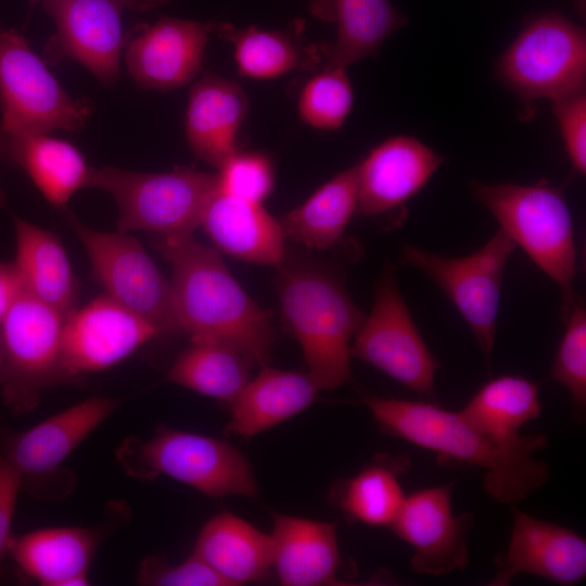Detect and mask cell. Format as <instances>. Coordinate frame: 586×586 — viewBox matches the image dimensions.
I'll list each match as a JSON object with an SVG mask.
<instances>
[{
  "mask_svg": "<svg viewBox=\"0 0 586 586\" xmlns=\"http://www.w3.org/2000/svg\"><path fill=\"white\" fill-rule=\"evenodd\" d=\"M364 399L385 434L435 453L441 464L484 470V489L499 504L524 500L549 477L547 462L534 456L548 445L543 433L496 440L473 428L459 411L434 404L373 395Z\"/></svg>",
  "mask_w": 586,
  "mask_h": 586,
  "instance_id": "cell-1",
  "label": "cell"
},
{
  "mask_svg": "<svg viewBox=\"0 0 586 586\" xmlns=\"http://www.w3.org/2000/svg\"><path fill=\"white\" fill-rule=\"evenodd\" d=\"M156 250L171 266V290L182 333L191 342H215L265 367L273 343L271 314L230 273L217 250L192 232L156 235Z\"/></svg>",
  "mask_w": 586,
  "mask_h": 586,
  "instance_id": "cell-2",
  "label": "cell"
},
{
  "mask_svg": "<svg viewBox=\"0 0 586 586\" xmlns=\"http://www.w3.org/2000/svg\"><path fill=\"white\" fill-rule=\"evenodd\" d=\"M278 267L283 326L298 341L318 388L334 390L351 378L349 343L366 315L327 269L285 257Z\"/></svg>",
  "mask_w": 586,
  "mask_h": 586,
  "instance_id": "cell-3",
  "label": "cell"
},
{
  "mask_svg": "<svg viewBox=\"0 0 586 586\" xmlns=\"http://www.w3.org/2000/svg\"><path fill=\"white\" fill-rule=\"evenodd\" d=\"M470 188L499 228L558 284L565 316L577 298V253L573 219L562 191L547 182L521 186L472 181Z\"/></svg>",
  "mask_w": 586,
  "mask_h": 586,
  "instance_id": "cell-4",
  "label": "cell"
},
{
  "mask_svg": "<svg viewBox=\"0 0 586 586\" xmlns=\"http://www.w3.org/2000/svg\"><path fill=\"white\" fill-rule=\"evenodd\" d=\"M115 455L135 480L164 475L213 498L257 493L249 461L224 440L160 425L150 438L126 437Z\"/></svg>",
  "mask_w": 586,
  "mask_h": 586,
  "instance_id": "cell-5",
  "label": "cell"
},
{
  "mask_svg": "<svg viewBox=\"0 0 586 586\" xmlns=\"http://www.w3.org/2000/svg\"><path fill=\"white\" fill-rule=\"evenodd\" d=\"M88 188L112 195L118 231L168 235L192 232L201 226L204 211L218 189V175L189 167L164 173L91 167Z\"/></svg>",
  "mask_w": 586,
  "mask_h": 586,
  "instance_id": "cell-6",
  "label": "cell"
},
{
  "mask_svg": "<svg viewBox=\"0 0 586 586\" xmlns=\"http://www.w3.org/2000/svg\"><path fill=\"white\" fill-rule=\"evenodd\" d=\"M496 74L527 114L536 101L556 102L585 91V30L560 14L540 15L500 55Z\"/></svg>",
  "mask_w": 586,
  "mask_h": 586,
  "instance_id": "cell-7",
  "label": "cell"
},
{
  "mask_svg": "<svg viewBox=\"0 0 586 586\" xmlns=\"http://www.w3.org/2000/svg\"><path fill=\"white\" fill-rule=\"evenodd\" d=\"M0 133L80 131L93 110L72 98L30 48L28 40L0 23Z\"/></svg>",
  "mask_w": 586,
  "mask_h": 586,
  "instance_id": "cell-8",
  "label": "cell"
},
{
  "mask_svg": "<svg viewBox=\"0 0 586 586\" xmlns=\"http://www.w3.org/2000/svg\"><path fill=\"white\" fill-rule=\"evenodd\" d=\"M122 402L116 397L93 396L25 431L0 426V455L17 471L22 491L44 500L72 493L75 476L63 462Z\"/></svg>",
  "mask_w": 586,
  "mask_h": 586,
  "instance_id": "cell-9",
  "label": "cell"
},
{
  "mask_svg": "<svg viewBox=\"0 0 586 586\" xmlns=\"http://www.w3.org/2000/svg\"><path fill=\"white\" fill-rule=\"evenodd\" d=\"M65 317L23 290L0 328V393L14 413L34 410L41 393L66 384L61 348Z\"/></svg>",
  "mask_w": 586,
  "mask_h": 586,
  "instance_id": "cell-10",
  "label": "cell"
},
{
  "mask_svg": "<svg viewBox=\"0 0 586 586\" xmlns=\"http://www.w3.org/2000/svg\"><path fill=\"white\" fill-rule=\"evenodd\" d=\"M62 213L88 255L92 279L105 294L149 321L161 335L182 334L170 281L140 241L127 232L89 228L67 207Z\"/></svg>",
  "mask_w": 586,
  "mask_h": 586,
  "instance_id": "cell-11",
  "label": "cell"
},
{
  "mask_svg": "<svg viewBox=\"0 0 586 586\" xmlns=\"http://www.w3.org/2000/svg\"><path fill=\"white\" fill-rule=\"evenodd\" d=\"M515 247L509 234L499 228L482 247L462 257H448L409 244L400 251L402 260L432 279L461 314L488 371L505 269Z\"/></svg>",
  "mask_w": 586,
  "mask_h": 586,
  "instance_id": "cell-12",
  "label": "cell"
},
{
  "mask_svg": "<svg viewBox=\"0 0 586 586\" xmlns=\"http://www.w3.org/2000/svg\"><path fill=\"white\" fill-rule=\"evenodd\" d=\"M349 353L418 394L434 393L441 364L419 332L392 268L378 281L371 313L354 335Z\"/></svg>",
  "mask_w": 586,
  "mask_h": 586,
  "instance_id": "cell-13",
  "label": "cell"
},
{
  "mask_svg": "<svg viewBox=\"0 0 586 586\" xmlns=\"http://www.w3.org/2000/svg\"><path fill=\"white\" fill-rule=\"evenodd\" d=\"M55 31L43 47L49 65L75 61L103 86H113L127 39L122 15L125 0H42Z\"/></svg>",
  "mask_w": 586,
  "mask_h": 586,
  "instance_id": "cell-14",
  "label": "cell"
},
{
  "mask_svg": "<svg viewBox=\"0 0 586 586\" xmlns=\"http://www.w3.org/2000/svg\"><path fill=\"white\" fill-rule=\"evenodd\" d=\"M161 336L149 321L106 294L66 317L61 362L67 383L110 369Z\"/></svg>",
  "mask_w": 586,
  "mask_h": 586,
  "instance_id": "cell-15",
  "label": "cell"
},
{
  "mask_svg": "<svg viewBox=\"0 0 586 586\" xmlns=\"http://www.w3.org/2000/svg\"><path fill=\"white\" fill-rule=\"evenodd\" d=\"M453 486L428 487L406 496L390 526L413 548L410 566L418 574L442 576L469 565L468 535L474 515L453 513Z\"/></svg>",
  "mask_w": 586,
  "mask_h": 586,
  "instance_id": "cell-16",
  "label": "cell"
},
{
  "mask_svg": "<svg viewBox=\"0 0 586 586\" xmlns=\"http://www.w3.org/2000/svg\"><path fill=\"white\" fill-rule=\"evenodd\" d=\"M214 28L215 23L166 16L138 26L124 49L129 76L150 90L169 91L188 85L201 71Z\"/></svg>",
  "mask_w": 586,
  "mask_h": 586,
  "instance_id": "cell-17",
  "label": "cell"
},
{
  "mask_svg": "<svg viewBox=\"0 0 586 586\" xmlns=\"http://www.w3.org/2000/svg\"><path fill=\"white\" fill-rule=\"evenodd\" d=\"M507 549L494 558L489 586H508L519 574L572 586L586 576V540L573 530L511 508Z\"/></svg>",
  "mask_w": 586,
  "mask_h": 586,
  "instance_id": "cell-18",
  "label": "cell"
},
{
  "mask_svg": "<svg viewBox=\"0 0 586 586\" xmlns=\"http://www.w3.org/2000/svg\"><path fill=\"white\" fill-rule=\"evenodd\" d=\"M443 162V156L415 137L387 138L356 165V214L373 217L405 205Z\"/></svg>",
  "mask_w": 586,
  "mask_h": 586,
  "instance_id": "cell-19",
  "label": "cell"
},
{
  "mask_svg": "<svg viewBox=\"0 0 586 586\" xmlns=\"http://www.w3.org/2000/svg\"><path fill=\"white\" fill-rule=\"evenodd\" d=\"M114 519L110 513L105 522L90 527H46L13 535L9 558L21 573L40 585H88L90 564Z\"/></svg>",
  "mask_w": 586,
  "mask_h": 586,
  "instance_id": "cell-20",
  "label": "cell"
},
{
  "mask_svg": "<svg viewBox=\"0 0 586 586\" xmlns=\"http://www.w3.org/2000/svg\"><path fill=\"white\" fill-rule=\"evenodd\" d=\"M247 97L233 80L205 73L190 89L184 118L188 145L194 156L219 169L237 150L247 112Z\"/></svg>",
  "mask_w": 586,
  "mask_h": 586,
  "instance_id": "cell-21",
  "label": "cell"
},
{
  "mask_svg": "<svg viewBox=\"0 0 586 586\" xmlns=\"http://www.w3.org/2000/svg\"><path fill=\"white\" fill-rule=\"evenodd\" d=\"M220 251L249 263L278 267L285 257L279 221L260 203L239 199L217 189L201 221Z\"/></svg>",
  "mask_w": 586,
  "mask_h": 586,
  "instance_id": "cell-22",
  "label": "cell"
},
{
  "mask_svg": "<svg viewBox=\"0 0 586 586\" xmlns=\"http://www.w3.org/2000/svg\"><path fill=\"white\" fill-rule=\"evenodd\" d=\"M272 566L284 586L344 585L335 526L291 515L273 517Z\"/></svg>",
  "mask_w": 586,
  "mask_h": 586,
  "instance_id": "cell-23",
  "label": "cell"
},
{
  "mask_svg": "<svg viewBox=\"0 0 586 586\" xmlns=\"http://www.w3.org/2000/svg\"><path fill=\"white\" fill-rule=\"evenodd\" d=\"M0 160L23 169L60 211L78 190L88 188L91 166L84 154L69 141L49 133H0Z\"/></svg>",
  "mask_w": 586,
  "mask_h": 586,
  "instance_id": "cell-24",
  "label": "cell"
},
{
  "mask_svg": "<svg viewBox=\"0 0 586 586\" xmlns=\"http://www.w3.org/2000/svg\"><path fill=\"white\" fill-rule=\"evenodd\" d=\"M16 256L13 262L24 289L63 317L77 308L79 282L61 239L52 231L13 217Z\"/></svg>",
  "mask_w": 586,
  "mask_h": 586,
  "instance_id": "cell-25",
  "label": "cell"
},
{
  "mask_svg": "<svg viewBox=\"0 0 586 586\" xmlns=\"http://www.w3.org/2000/svg\"><path fill=\"white\" fill-rule=\"evenodd\" d=\"M319 391L308 374L264 367L231 403L226 431L250 437L306 409Z\"/></svg>",
  "mask_w": 586,
  "mask_h": 586,
  "instance_id": "cell-26",
  "label": "cell"
},
{
  "mask_svg": "<svg viewBox=\"0 0 586 586\" xmlns=\"http://www.w3.org/2000/svg\"><path fill=\"white\" fill-rule=\"evenodd\" d=\"M193 552L228 586L258 581L272 566L271 536L228 512L204 524Z\"/></svg>",
  "mask_w": 586,
  "mask_h": 586,
  "instance_id": "cell-27",
  "label": "cell"
},
{
  "mask_svg": "<svg viewBox=\"0 0 586 586\" xmlns=\"http://www.w3.org/2000/svg\"><path fill=\"white\" fill-rule=\"evenodd\" d=\"M214 35L233 46L237 69L243 77L271 79L323 63L322 46L306 44L291 31L215 23Z\"/></svg>",
  "mask_w": 586,
  "mask_h": 586,
  "instance_id": "cell-28",
  "label": "cell"
},
{
  "mask_svg": "<svg viewBox=\"0 0 586 586\" xmlns=\"http://www.w3.org/2000/svg\"><path fill=\"white\" fill-rule=\"evenodd\" d=\"M357 209V167H349L318 188L278 221L285 239L327 250L343 238Z\"/></svg>",
  "mask_w": 586,
  "mask_h": 586,
  "instance_id": "cell-29",
  "label": "cell"
},
{
  "mask_svg": "<svg viewBox=\"0 0 586 586\" xmlns=\"http://www.w3.org/2000/svg\"><path fill=\"white\" fill-rule=\"evenodd\" d=\"M336 37L322 46L323 66L343 67L375 55L407 20L390 0H334Z\"/></svg>",
  "mask_w": 586,
  "mask_h": 586,
  "instance_id": "cell-30",
  "label": "cell"
},
{
  "mask_svg": "<svg viewBox=\"0 0 586 586\" xmlns=\"http://www.w3.org/2000/svg\"><path fill=\"white\" fill-rule=\"evenodd\" d=\"M477 431L496 440H513L520 429L539 418V390L520 375H501L486 382L459 410Z\"/></svg>",
  "mask_w": 586,
  "mask_h": 586,
  "instance_id": "cell-31",
  "label": "cell"
},
{
  "mask_svg": "<svg viewBox=\"0 0 586 586\" xmlns=\"http://www.w3.org/2000/svg\"><path fill=\"white\" fill-rule=\"evenodd\" d=\"M251 361L239 351L215 342H191L167 372L168 381L231 403L247 384Z\"/></svg>",
  "mask_w": 586,
  "mask_h": 586,
  "instance_id": "cell-32",
  "label": "cell"
},
{
  "mask_svg": "<svg viewBox=\"0 0 586 586\" xmlns=\"http://www.w3.org/2000/svg\"><path fill=\"white\" fill-rule=\"evenodd\" d=\"M409 468L407 457L381 458L336 491L337 506L346 520L371 526H391L406 496L399 475Z\"/></svg>",
  "mask_w": 586,
  "mask_h": 586,
  "instance_id": "cell-33",
  "label": "cell"
},
{
  "mask_svg": "<svg viewBox=\"0 0 586 586\" xmlns=\"http://www.w3.org/2000/svg\"><path fill=\"white\" fill-rule=\"evenodd\" d=\"M354 103V91L346 68L322 66L306 81L298 97L301 119L321 130L342 127Z\"/></svg>",
  "mask_w": 586,
  "mask_h": 586,
  "instance_id": "cell-34",
  "label": "cell"
},
{
  "mask_svg": "<svg viewBox=\"0 0 586 586\" xmlns=\"http://www.w3.org/2000/svg\"><path fill=\"white\" fill-rule=\"evenodd\" d=\"M565 329L549 379L564 386L582 413L586 408V310L577 298L564 316Z\"/></svg>",
  "mask_w": 586,
  "mask_h": 586,
  "instance_id": "cell-35",
  "label": "cell"
},
{
  "mask_svg": "<svg viewBox=\"0 0 586 586\" xmlns=\"http://www.w3.org/2000/svg\"><path fill=\"white\" fill-rule=\"evenodd\" d=\"M217 175L221 192L246 201L262 203L273 189V167L263 153L235 150Z\"/></svg>",
  "mask_w": 586,
  "mask_h": 586,
  "instance_id": "cell-36",
  "label": "cell"
},
{
  "mask_svg": "<svg viewBox=\"0 0 586 586\" xmlns=\"http://www.w3.org/2000/svg\"><path fill=\"white\" fill-rule=\"evenodd\" d=\"M137 582L144 586H228L227 582L194 552L178 564H170L160 556L144 558Z\"/></svg>",
  "mask_w": 586,
  "mask_h": 586,
  "instance_id": "cell-37",
  "label": "cell"
},
{
  "mask_svg": "<svg viewBox=\"0 0 586 586\" xmlns=\"http://www.w3.org/2000/svg\"><path fill=\"white\" fill-rule=\"evenodd\" d=\"M568 156L574 169L586 173V97L585 91L552 102Z\"/></svg>",
  "mask_w": 586,
  "mask_h": 586,
  "instance_id": "cell-38",
  "label": "cell"
},
{
  "mask_svg": "<svg viewBox=\"0 0 586 586\" xmlns=\"http://www.w3.org/2000/svg\"><path fill=\"white\" fill-rule=\"evenodd\" d=\"M21 477L12 464L0 455V572L9 558L12 523L20 492Z\"/></svg>",
  "mask_w": 586,
  "mask_h": 586,
  "instance_id": "cell-39",
  "label": "cell"
},
{
  "mask_svg": "<svg viewBox=\"0 0 586 586\" xmlns=\"http://www.w3.org/2000/svg\"><path fill=\"white\" fill-rule=\"evenodd\" d=\"M23 290L24 284L15 264L0 262V328Z\"/></svg>",
  "mask_w": 586,
  "mask_h": 586,
  "instance_id": "cell-40",
  "label": "cell"
},
{
  "mask_svg": "<svg viewBox=\"0 0 586 586\" xmlns=\"http://www.w3.org/2000/svg\"><path fill=\"white\" fill-rule=\"evenodd\" d=\"M311 13L323 22L334 21V0H311Z\"/></svg>",
  "mask_w": 586,
  "mask_h": 586,
  "instance_id": "cell-41",
  "label": "cell"
},
{
  "mask_svg": "<svg viewBox=\"0 0 586 586\" xmlns=\"http://www.w3.org/2000/svg\"><path fill=\"white\" fill-rule=\"evenodd\" d=\"M169 0H125L126 8L135 12H145L167 3Z\"/></svg>",
  "mask_w": 586,
  "mask_h": 586,
  "instance_id": "cell-42",
  "label": "cell"
},
{
  "mask_svg": "<svg viewBox=\"0 0 586 586\" xmlns=\"http://www.w3.org/2000/svg\"><path fill=\"white\" fill-rule=\"evenodd\" d=\"M4 204H5V194L0 183V207L4 206Z\"/></svg>",
  "mask_w": 586,
  "mask_h": 586,
  "instance_id": "cell-43",
  "label": "cell"
},
{
  "mask_svg": "<svg viewBox=\"0 0 586 586\" xmlns=\"http://www.w3.org/2000/svg\"><path fill=\"white\" fill-rule=\"evenodd\" d=\"M31 3H35L37 1H42V0H29Z\"/></svg>",
  "mask_w": 586,
  "mask_h": 586,
  "instance_id": "cell-44",
  "label": "cell"
},
{
  "mask_svg": "<svg viewBox=\"0 0 586 586\" xmlns=\"http://www.w3.org/2000/svg\"><path fill=\"white\" fill-rule=\"evenodd\" d=\"M0 359H1V343H0Z\"/></svg>",
  "mask_w": 586,
  "mask_h": 586,
  "instance_id": "cell-45",
  "label": "cell"
}]
</instances>
